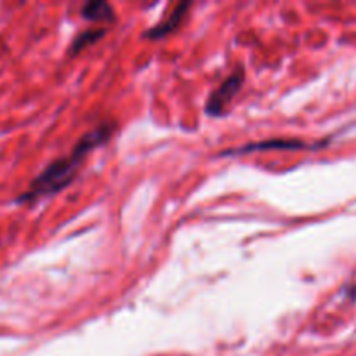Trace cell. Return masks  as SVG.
<instances>
[{
	"instance_id": "obj_1",
	"label": "cell",
	"mask_w": 356,
	"mask_h": 356,
	"mask_svg": "<svg viewBox=\"0 0 356 356\" xmlns=\"http://www.w3.org/2000/svg\"><path fill=\"white\" fill-rule=\"evenodd\" d=\"M113 129V124H103L101 127L94 129L89 134L83 136V138L76 143L73 152L70 153L68 156H63V159L52 162L51 165L31 183L30 190H28L26 193L21 195L19 200H37V198L45 197V195L56 193V191H59L61 188H65L66 184L72 183L73 176L76 174L79 167L82 165L87 153L92 152L94 148H97L101 143L108 141V138L111 136Z\"/></svg>"
},
{
	"instance_id": "obj_2",
	"label": "cell",
	"mask_w": 356,
	"mask_h": 356,
	"mask_svg": "<svg viewBox=\"0 0 356 356\" xmlns=\"http://www.w3.org/2000/svg\"><path fill=\"white\" fill-rule=\"evenodd\" d=\"M243 82V72H235L228 76L226 80H222V83H219L218 89L211 94L207 101V110L209 115H221L225 113V110L228 108V104L232 103V99L235 97V94L238 92L240 87Z\"/></svg>"
},
{
	"instance_id": "obj_3",
	"label": "cell",
	"mask_w": 356,
	"mask_h": 356,
	"mask_svg": "<svg viewBox=\"0 0 356 356\" xmlns=\"http://www.w3.org/2000/svg\"><path fill=\"white\" fill-rule=\"evenodd\" d=\"M188 9H190V3L188 2L179 3V6L174 9V13L170 14L165 21H162V23H159L156 26H153L152 30L146 31V37L160 38V37H165V35H169L170 31H174L176 28H179V24L183 23L184 16H186Z\"/></svg>"
},
{
	"instance_id": "obj_4",
	"label": "cell",
	"mask_w": 356,
	"mask_h": 356,
	"mask_svg": "<svg viewBox=\"0 0 356 356\" xmlns=\"http://www.w3.org/2000/svg\"><path fill=\"white\" fill-rule=\"evenodd\" d=\"M82 16L90 21H108L113 19V7L101 0H92L82 7Z\"/></svg>"
},
{
	"instance_id": "obj_5",
	"label": "cell",
	"mask_w": 356,
	"mask_h": 356,
	"mask_svg": "<svg viewBox=\"0 0 356 356\" xmlns=\"http://www.w3.org/2000/svg\"><path fill=\"white\" fill-rule=\"evenodd\" d=\"M266 148L298 149V148H309V146L302 141H296V139H273V141L254 143V145L243 146V148L235 149V153H247V152H254V149H266Z\"/></svg>"
},
{
	"instance_id": "obj_6",
	"label": "cell",
	"mask_w": 356,
	"mask_h": 356,
	"mask_svg": "<svg viewBox=\"0 0 356 356\" xmlns=\"http://www.w3.org/2000/svg\"><path fill=\"white\" fill-rule=\"evenodd\" d=\"M103 35H104V30H97V28H94V30L83 31V33H80V37H76L75 42H73L72 52L82 51L83 47H87V45L92 44V42H96L97 38L103 37Z\"/></svg>"
}]
</instances>
